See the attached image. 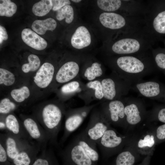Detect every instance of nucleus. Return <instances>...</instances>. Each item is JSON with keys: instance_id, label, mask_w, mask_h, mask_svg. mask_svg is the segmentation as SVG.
<instances>
[{"instance_id": "42", "label": "nucleus", "mask_w": 165, "mask_h": 165, "mask_svg": "<svg viewBox=\"0 0 165 165\" xmlns=\"http://www.w3.org/2000/svg\"><path fill=\"white\" fill-rule=\"evenodd\" d=\"M8 35L6 28L3 26H0V43L2 44L4 40L8 38Z\"/></svg>"}, {"instance_id": "1", "label": "nucleus", "mask_w": 165, "mask_h": 165, "mask_svg": "<svg viewBox=\"0 0 165 165\" xmlns=\"http://www.w3.org/2000/svg\"><path fill=\"white\" fill-rule=\"evenodd\" d=\"M157 39L145 25L119 33L107 44V56L138 55L148 52L153 48Z\"/></svg>"}, {"instance_id": "37", "label": "nucleus", "mask_w": 165, "mask_h": 165, "mask_svg": "<svg viewBox=\"0 0 165 165\" xmlns=\"http://www.w3.org/2000/svg\"><path fill=\"white\" fill-rule=\"evenodd\" d=\"M16 81L14 75L4 68H0V84L6 86L13 85Z\"/></svg>"}, {"instance_id": "9", "label": "nucleus", "mask_w": 165, "mask_h": 165, "mask_svg": "<svg viewBox=\"0 0 165 165\" xmlns=\"http://www.w3.org/2000/svg\"><path fill=\"white\" fill-rule=\"evenodd\" d=\"M124 98L103 101L99 109L110 124L126 128Z\"/></svg>"}, {"instance_id": "45", "label": "nucleus", "mask_w": 165, "mask_h": 165, "mask_svg": "<svg viewBox=\"0 0 165 165\" xmlns=\"http://www.w3.org/2000/svg\"><path fill=\"white\" fill-rule=\"evenodd\" d=\"M164 41V44H165V39H164V40H163Z\"/></svg>"}, {"instance_id": "14", "label": "nucleus", "mask_w": 165, "mask_h": 165, "mask_svg": "<svg viewBox=\"0 0 165 165\" xmlns=\"http://www.w3.org/2000/svg\"><path fill=\"white\" fill-rule=\"evenodd\" d=\"M23 126L31 139L39 145L42 150L46 148L49 138L46 131L34 116L21 115Z\"/></svg>"}, {"instance_id": "18", "label": "nucleus", "mask_w": 165, "mask_h": 165, "mask_svg": "<svg viewBox=\"0 0 165 165\" xmlns=\"http://www.w3.org/2000/svg\"><path fill=\"white\" fill-rule=\"evenodd\" d=\"M56 71L53 65L49 62L43 63L33 77V81L38 88L44 89L53 82Z\"/></svg>"}, {"instance_id": "13", "label": "nucleus", "mask_w": 165, "mask_h": 165, "mask_svg": "<svg viewBox=\"0 0 165 165\" xmlns=\"http://www.w3.org/2000/svg\"><path fill=\"white\" fill-rule=\"evenodd\" d=\"M61 152L66 165H93L90 159L75 137Z\"/></svg>"}, {"instance_id": "27", "label": "nucleus", "mask_w": 165, "mask_h": 165, "mask_svg": "<svg viewBox=\"0 0 165 165\" xmlns=\"http://www.w3.org/2000/svg\"><path fill=\"white\" fill-rule=\"evenodd\" d=\"M56 20L52 18L44 20H36L32 24L31 28L35 32L40 35L44 34L47 31H52L56 28Z\"/></svg>"}, {"instance_id": "10", "label": "nucleus", "mask_w": 165, "mask_h": 165, "mask_svg": "<svg viewBox=\"0 0 165 165\" xmlns=\"http://www.w3.org/2000/svg\"><path fill=\"white\" fill-rule=\"evenodd\" d=\"M95 106V105H85L81 107L66 110L64 133L59 145H62L70 135L80 126Z\"/></svg>"}, {"instance_id": "21", "label": "nucleus", "mask_w": 165, "mask_h": 165, "mask_svg": "<svg viewBox=\"0 0 165 165\" xmlns=\"http://www.w3.org/2000/svg\"><path fill=\"white\" fill-rule=\"evenodd\" d=\"M86 64L80 69L79 77L89 81L100 79L105 75V69L99 62L94 61Z\"/></svg>"}, {"instance_id": "44", "label": "nucleus", "mask_w": 165, "mask_h": 165, "mask_svg": "<svg viewBox=\"0 0 165 165\" xmlns=\"http://www.w3.org/2000/svg\"><path fill=\"white\" fill-rule=\"evenodd\" d=\"M73 2L75 3H78L80 2L82 0H71Z\"/></svg>"}, {"instance_id": "20", "label": "nucleus", "mask_w": 165, "mask_h": 165, "mask_svg": "<svg viewBox=\"0 0 165 165\" xmlns=\"http://www.w3.org/2000/svg\"><path fill=\"white\" fill-rule=\"evenodd\" d=\"M41 150V146L34 142L21 151L13 160L11 165H31Z\"/></svg>"}, {"instance_id": "33", "label": "nucleus", "mask_w": 165, "mask_h": 165, "mask_svg": "<svg viewBox=\"0 0 165 165\" xmlns=\"http://www.w3.org/2000/svg\"><path fill=\"white\" fill-rule=\"evenodd\" d=\"M16 4L10 0L0 1V16L8 17L12 16L16 12Z\"/></svg>"}, {"instance_id": "39", "label": "nucleus", "mask_w": 165, "mask_h": 165, "mask_svg": "<svg viewBox=\"0 0 165 165\" xmlns=\"http://www.w3.org/2000/svg\"><path fill=\"white\" fill-rule=\"evenodd\" d=\"M157 144L165 141V123L154 128Z\"/></svg>"}, {"instance_id": "22", "label": "nucleus", "mask_w": 165, "mask_h": 165, "mask_svg": "<svg viewBox=\"0 0 165 165\" xmlns=\"http://www.w3.org/2000/svg\"><path fill=\"white\" fill-rule=\"evenodd\" d=\"M92 42L90 33L85 26H80L75 30L72 35L71 43L75 49L80 50L89 46Z\"/></svg>"}, {"instance_id": "46", "label": "nucleus", "mask_w": 165, "mask_h": 165, "mask_svg": "<svg viewBox=\"0 0 165 165\" xmlns=\"http://www.w3.org/2000/svg\"></svg>"}, {"instance_id": "11", "label": "nucleus", "mask_w": 165, "mask_h": 165, "mask_svg": "<svg viewBox=\"0 0 165 165\" xmlns=\"http://www.w3.org/2000/svg\"><path fill=\"white\" fill-rule=\"evenodd\" d=\"M110 125L100 109L94 108L91 111L87 125L83 131L90 140L97 144Z\"/></svg>"}, {"instance_id": "26", "label": "nucleus", "mask_w": 165, "mask_h": 165, "mask_svg": "<svg viewBox=\"0 0 165 165\" xmlns=\"http://www.w3.org/2000/svg\"><path fill=\"white\" fill-rule=\"evenodd\" d=\"M85 86V84L78 78L62 85L59 93L64 97H70L77 94H79L83 90Z\"/></svg>"}, {"instance_id": "15", "label": "nucleus", "mask_w": 165, "mask_h": 165, "mask_svg": "<svg viewBox=\"0 0 165 165\" xmlns=\"http://www.w3.org/2000/svg\"><path fill=\"white\" fill-rule=\"evenodd\" d=\"M0 141L3 143L7 154L8 160L11 163L21 151L34 142L31 141L19 138L8 131L5 133L0 134Z\"/></svg>"}, {"instance_id": "6", "label": "nucleus", "mask_w": 165, "mask_h": 165, "mask_svg": "<svg viewBox=\"0 0 165 165\" xmlns=\"http://www.w3.org/2000/svg\"><path fill=\"white\" fill-rule=\"evenodd\" d=\"M124 100L126 129L132 130L147 119L148 112L144 103L140 99L128 97L124 98Z\"/></svg>"}, {"instance_id": "40", "label": "nucleus", "mask_w": 165, "mask_h": 165, "mask_svg": "<svg viewBox=\"0 0 165 165\" xmlns=\"http://www.w3.org/2000/svg\"><path fill=\"white\" fill-rule=\"evenodd\" d=\"M7 154L2 142L0 141V165H11Z\"/></svg>"}, {"instance_id": "2", "label": "nucleus", "mask_w": 165, "mask_h": 165, "mask_svg": "<svg viewBox=\"0 0 165 165\" xmlns=\"http://www.w3.org/2000/svg\"><path fill=\"white\" fill-rule=\"evenodd\" d=\"M106 62L112 72L132 85L158 71L151 50L138 55L107 56Z\"/></svg>"}, {"instance_id": "24", "label": "nucleus", "mask_w": 165, "mask_h": 165, "mask_svg": "<svg viewBox=\"0 0 165 165\" xmlns=\"http://www.w3.org/2000/svg\"><path fill=\"white\" fill-rule=\"evenodd\" d=\"M21 36L23 41L35 49L42 50L47 46V43L46 40L29 28L23 29Z\"/></svg>"}, {"instance_id": "28", "label": "nucleus", "mask_w": 165, "mask_h": 165, "mask_svg": "<svg viewBox=\"0 0 165 165\" xmlns=\"http://www.w3.org/2000/svg\"><path fill=\"white\" fill-rule=\"evenodd\" d=\"M41 151L31 165H58L52 148H46Z\"/></svg>"}, {"instance_id": "38", "label": "nucleus", "mask_w": 165, "mask_h": 165, "mask_svg": "<svg viewBox=\"0 0 165 165\" xmlns=\"http://www.w3.org/2000/svg\"><path fill=\"white\" fill-rule=\"evenodd\" d=\"M16 105L8 98H4L0 101V113L2 116H6L16 109Z\"/></svg>"}, {"instance_id": "35", "label": "nucleus", "mask_w": 165, "mask_h": 165, "mask_svg": "<svg viewBox=\"0 0 165 165\" xmlns=\"http://www.w3.org/2000/svg\"><path fill=\"white\" fill-rule=\"evenodd\" d=\"M74 13L72 7L70 5L65 6L57 11V19L60 21L65 19L67 23L70 24L74 19Z\"/></svg>"}, {"instance_id": "29", "label": "nucleus", "mask_w": 165, "mask_h": 165, "mask_svg": "<svg viewBox=\"0 0 165 165\" xmlns=\"http://www.w3.org/2000/svg\"><path fill=\"white\" fill-rule=\"evenodd\" d=\"M127 146L119 153L116 160V165H133L134 163V153L137 152L129 145Z\"/></svg>"}, {"instance_id": "23", "label": "nucleus", "mask_w": 165, "mask_h": 165, "mask_svg": "<svg viewBox=\"0 0 165 165\" xmlns=\"http://www.w3.org/2000/svg\"><path fill=\"white\" fill-rule=\"evenodd\" d=\"M6 130L12 134L19 138L32 141L26 130L21 122L13 114L10 113L5 117Z\"/></svg>"}, {"instance_id": "7", "label": "nucleus", "mask_w": 165, "mask_h": 165, "mask_svg": "<svg viewBox=\"0 0 165 165\" xmlns=\"http://www.w3.org/2000/svg\"><path fill=\"white\" fill-rule=\"evenodd\" d=\"M129 138L127 145L142 155L151 156L157 144L154 128L143 129Z\"/></svg>"}, {"instance_id": "17", "label": "nucleus", "mask_w": 165, "mask_h": 165, "mask_svg": "<svg viewBox=\"0 0 165 165\" xmlns=\"http://www.w3.org/2000/svg\"><path fill=\"white\" fill-rule=\"evenodd\" d=\"M98 7L104 12H115L132 14L136 9V4L133 0H98Z\"/></svg>"}, {"instance_id": "31", "label": "nucleus", "mask_w": 165, "mask_h": 165, "mask_svg": "<svg viewBox=\"0 0 165 165\" xmlns=\"http://www.w3.org/2000/svg\"><path fill=\"white\" fill-rule=\"evenodd\" d=\"M53 7L51 0H42L35 3L32 8V11L36 16H42L48 14Z\"/></svg>"}, {"instance_id": "3", "label": "nucleus", "mask_w": 165, "mask_h": 165, "mask_svg": "<svg viewBox=\"0 0 165 165\" xmlns=\"http://www.w3.org/2000/svg\"><path fill=\"white\" fill-rule=\"evenodd\" d=\"M66 110L65 105L60 102L48 103L37 108L34 116L46 131L49 142L58 148L57 137L63 117Z\"/></svg>"}, {"instance_id": "16", "label": "nucleus", "mask_w": 165, "mask_h": 165, "mask_svg": "<svg viewBox=\"0 0 165 165\" xmlns=\"http://www.w3.org/2000/svg\"><path fill=\"white\" fill-rule=\"evenodd\" d=\"M76 60L66 62L56 71L53 81L55 88L79 78L81 69L79 62Z\"/></svg>"}, {"instance_id": "8", "label": "nucleus", "mask_w": 165, "mask_h": 165, "mask_svg": "<svg viewBox=\"0 0 165 165\" xmlns=\"http://www.w3.org/2000/svg\"><path fill=\"white\" fill-rule=\"evenodd\" d=\"M129 138L121 134L110 127L105 133L97 145L104 155L110 156L119 153L125 145Z\"/></svg>"}, {"instance_id": "30", "label": "nucleus", "mask_w": 165, "mask_h": 165, "mask_svg": "<svg viewBox=\"0 0 165 165\" xmlns=\"http://www.w3.org/2000/svg\"><path fill=\"white\" fill-rule=\"evenodd\" d=\"M151 53L158 70L165 75V49L160 47L151 49Z\"/></svg>"}, {"instance_id": "25", "label": "nucleus", "mask_w": 165, "mask_h": 165, "mask_svg": "<svg viewBox=\"0 0 165 165\" xmlns=\"http://www.w3.org/2000/svg\"><path fill=\"white\" fill-rule=\"evenodd\" d=\"M75 137L90 159L94 162H97L99 159V155L96 147L97 144L90 140L83 131Z\"/></svg>"}, {"instance_id": "32", "label": "nucleus", "mask_w": 165, "mask_h": 165, "mask_svg": "<svg viewBox=\"0 0 165 165\" xmlns=\"http://www.w3.org/2000/svg\"><path fill=\"white\" fill-rule=\"evenodd\" d=\"M147 120L165 123V103L155 106L151 112H148Z\"/></svg>"}, {"instance_id": "34", "label": "nucleus", "mask_w": 165, "mask_h": 165, "mask_svg": "<svg viewBox=\"0 0 165 165\" xmlns=\"http://www.w3.org/2000/svg\"><path fill=\"white\" fill-rule=\"evenodd\" d=\"M30 92L28 87L24 86L19 88L13 89L10 92L11 97L16 102L21 103L24 102L30 96Z\"/></svg>"}, {"instance_id": "5", "label": "nucleus", "mask_w": 165, "mask_h": 165, "mask_svg": "<svg viewBox=\"0 0 165 165\" xmlns=\"http://www.w3.org/2000/svg\"><path fill=\"white\" fill-rule=\"evenodd\" d=\"M100 79L104 95L103 101L123 97L131 89V83L113 72Z\"/></svg>"}, {"instance_id": "19", "label": "nucleus", "mask_w": 165, "mask_h": 165, "mask_svg": "<svg viewBox=\"0 0 165 165\" xmlns=\"http://www.w3.org/2000/svg\"><path fill=\"white\" fill-rule=\"evenodd\" d=\"M83 100L86 105L95 100H103L104 95L100 79L89 81L85 85L83 90L79 94Z\"/></svg>"}, {"instance_id": "4", "label": "nucleus", "mask_w": 165, "mask_h": 165, "mask_svg": "<svg viewBox=\"0 0 165 165\" xmlns=\"http://www.w3.org/2000/svg\"><path fill=\"white\" fill-rule=\"evenodd\" d=\"M147 3L145 25L158 41L162 40L165 36V0H149Z\"/></svg>"}, {"instance_id": "43", "label": "nucleus", "mask_w": 165, "mask_h": 165, "mask_svg": "<svg viewBox=\"0 0 165 165\" xmlns=\"http://www.w3.org/2000/svg\"><path fill=\"white\" fill-rule=\"evenodd\" d=\"M0 129L1 130H6V126L5 121V117L2 118L0 121Z\"/></svg>"}, {"instance_id": "12", "label": "nucleus", "mask_w": 165, "mask_h": 165, "mask_svg": "<svg viewBox=\"0 0 165 165\" xmlns=\"http://www.w3.org/2000/svg\"><path fill=\"white\" fill-rule=\"evenodd\" d=\"M131 89L144 97L165 103V85L159 81L141 80L133 84Z\"/></svg>"}, {"instance_id": "36", "label": "nucleus", "mask_w": 165, "mask_h": 165, "mask_svg": "<svg viewBox=\"0 0 165 165\" xmlns=\"http://www.w3.org/2000/svg\"><path fill=\"white\" fill-rule=\"evenodd\" d=\"M28 62L23 64L21 69L23 72L28 73L35 72L39 69L41 61L38 57L36 55L31 54L28 57Z\"/></svg>"}, {"instance_id": "41", "label": "nucleus", "mask_w": 165, "mask_h": 165, "mask_svg": "<svg viewBox=\"0 0 165 165\" xmlns=\"http://www.w3.org/2000/svg\"><path fill=\"white\" fill-rule=\"evenodd\" d=\"M53 3L52 9L54 11H57L64 6L70 5V1L68 0H52Z\"/></svg>"}]
</instances>
